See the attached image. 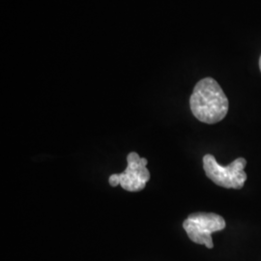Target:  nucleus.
<instances>
[{"instance_id":"obj_1","label":"nucleus","mask_w":261,"mask_h":261,"mask_svg":"<svg viewBox=\"0 0 261 261\" xmlns=\"http://www.w3.org/2000/svg\"><path fill=\"white\" fill-rule=\"evenodd\" d=\"M228 99L222 87L212 77L199 81L190 98L194 116L206 124L222 121L228 112Z\"/></svg>"},{"instance_id":"obj_3","label":"nucleus","mask_w":261,"mask_h":261,"mask_svg":"<svg viewBox=\"0 0 261 261\" xmlns=\"http://www.w3.org/2000/svg\"><path fill=\"white\" fill-rule=\"evenodd\" d=\"M225 225L224 218L220 215L197 212L188 216L183 223V228L193 242L213 249L212 233L223 230Z\"/></svg>"},{"instance_id":"obj_4","label":"nucleus","mask_w":261,"mask_h":261,"mask_svg":"<svg viewBox=\"0 0 261 261\" xmlns=\"http://www.w3.org/2000/svg\"><path fill=\"white\" fill-rule=\"evenodd\" d=\"M128 166L122 173H115L110 176L109 182L112 187L118 185L128 192H140L145 188L150 180V172L146 168L147 159L140 158L136 152H130L127 156Z\"/></svg>"},{"instance_id":"obj_5","label":"nucleus","mask_w":261,"mask_h":261,"mask_svg":"<svg viewBox=\"0 0 261 261\" xmlns=\"http://www.w3.org/2000/svg\"><path fill=\"white\" fill-rule=\"evenodd\" d=\"M259 68H260V71H261V56H260V58H259Z\"/></svg>"},{"instance_id":"obj_2","label":"nucleus","mask_w":261,"mask_h":261,"mask_svg":"<svg viewBox=\"0 0 261 261\" xmlns=\"http://www.w3.org/2000/svg\"><path fill=\"white\" fill-rule=\"evenodd\" d=\"M247 165L246 159L238 158L234 160L228 166H221L213 155L207 154L203 157V168L206 176L216 185L225 189H242L247 174L245 168Z\"/></svg>"}]
</instances>
